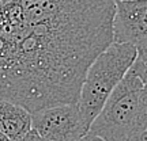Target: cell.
I'll return each instance as SVG.
<instances>
[{"mask_svg":"<svg viewBox=\"0 0 147 141\" xmlns=\"http://www.w3.org/2000/svg\"><path fill=\"white\" fill-rule=\"evenodd\" d=\"M115 11L113 0H0V98L30 113L76 103Z\"/></svg>","mask_w":147,"mask_h":141,"instance_id":"cell-1","label":"cell"},{"mask_svg":"<svg viewBox=\"0 0 147 141\" xmlns=\"http://www.w3.org/2000/svg\"><path fill=\"white\" fill-rule=\"evenodd\" d=\"M136 57L135 45L112 42L90 64L78 99L80 114L89 128Z\"/></svg>","mask_w":147,"mask_h":141,"instance_id":"cell-2","label":"cell"},{"mask_svg":"<svg viewBox=\"0 0 147 141\" xmlns=\"http://www.w3.org/2000/svg\"><path fill=\"white\" fill-rule=\"evenodd\" d=\"M143 86L142 79L131 67L112 91L89 130L106 141L128 140L136 132L138 100Z\"/></svg>","mask_w":147,"mask_h":141,"instance_id":"cell-3","label":"cell"},{"mask_svg":"<svg viewBox=\"0 0 147 141\" xmlns=\"http://www.w3.org/2000/svg\"><path fill=\"white\" fill-rule=\"evenodd\" d=\"M32 128L51 141H78L89 132L78 102L51 106L32 113Z\"/></svg>","mask_w":147,"mask_h":141,"instance_id":"cell-4","label":"cell"},{"mask_svg":"<svg viewBox=\"0 0 147 141\" xmlns=\"http://www.w3.org/2000/svg\"><path fill=\"white\" fill-rule=\"evenodd\" d=\"M147 37V0L116 1L113 42L136 45Z\"/></svg>","mask_w":147,"mask_h":141,"instance_id":"cell-5","label":"cell"},{"mask_svg":"<svg viewBox=\"0 0 147 141\" xmlns=\"http://www.w3.org/2000/svg\"><path fill=\"white\" fill-rule=\"evenodd\" d=\"M32 129V113L12 100L0 98V130L12 141Z\"/></svg>","mask_w":147,"mask_h":141,"instance_id":"cell-6","label":"cell"},{"mask_svg":"<svg viewBox=\"0 0 147 141\" xmlns=\"http://www.w3.org/2000/svg\"><path fill=\"white\" fill-rule=\"evenodd\" d=\"M147 129V86H143L139 94L136 110V132Z\"/></svg>","mask_w":147,"mask_h":141,"instance_id":"cell-7","label":"cell"},{"mask_svg":"<svg viewBox=\"0 0 147 141\" xmlns=\"http://www.w3.org/2000/svg\"><path fill=\"white\" fill-rule=\"evenodd\" d=\"M132 69L135 71V73H136L139 78L142 79L143 84L147 86V67L138 57H136V60H135V63L132 64Z\"/></svg>","mask_w":147,"mask_h":141,"instance_id":"cell-8","label":"cell"},{"mask_svg":"<svg viewBox=\"0 0 147 141\" xmlns=\"http://www.w3.org/2000/svg\"><path fill=\"white\" fill-rule=\"evenodd\" d=\"M15 141H51V140H48V138H45L44 136H41L36 129L32 128L26 134H23L21 138H18V140H15Z\"/></svg>","mask_w":147,"mask_h":141,"instance_id":"cell-9","label":"cell"},{"mask_svg":"<svg viewBox=\"0 0 147 141\" xmlns=\"http://www.w3.org/2000/svg\"><path fill=\"white\" fill-rule=\"evenodd\" d=\"M135 46H136L138 58H139V60H140V61L147 67V37L143 39V41H140L139 43H136Z\"/></svg>","mask_w":147,"mask_h":141,"instance_id":"cell-10","label":"cell"},{"mask_svg":"<svg viewBox=\"0 0 147 141\" xmlns=\"http://www.w3.org/2000/svg\"><path fill=\"white\" fill-rule=\"evenodd\" d=\"M127 141H147V129L138 130L135 133H132Z\"/></svg>","mask_w":147,"mask_h":141,"instance_id":"cell-11","label":"cell"},{"mask_svg":"<svg viewBox=\"0 0 147 141\" xmlns=\"http://www.w3.org/2000/svg\"><path fill=\"white\" fill-rule=\"evenodd\" d=\"M78 141H106L104 140L102 137H100L98 134H95V133H93V132H87L84 136H82L80 138H79Z\"/></svg>","mask_w":147,"mask_h":141,"instance_id":"cell-12","label":"cell"},{"mask_svg":"<svg viewBox=\"0 0 147 141\" xmlns=\"http://www.w3.org/2000/svg\"><path fill=\"white\" fill-rule=\"evenodd\" d=\"M0 141H12V140H11L10 137H8L7 134H5L4 132H1V130H0Z\"/></svg>","mask_w":147,"mask_h":141,"instance_id":"cell-13","label":"cell"},{"mask_svg":"<svg viewBox=\"0 0 147 141\" xmlns=\"http://www.w3.org/2000/svg\"><path fill=\"white\" fill-rule=\"evenodd\" d=\"M113 1H115V3H116V1H123V0H113Z\"/></svg>","mask_w":147,"mask_h":141,"instance_id":"cell-14","label":"cell"}]
</instances>
